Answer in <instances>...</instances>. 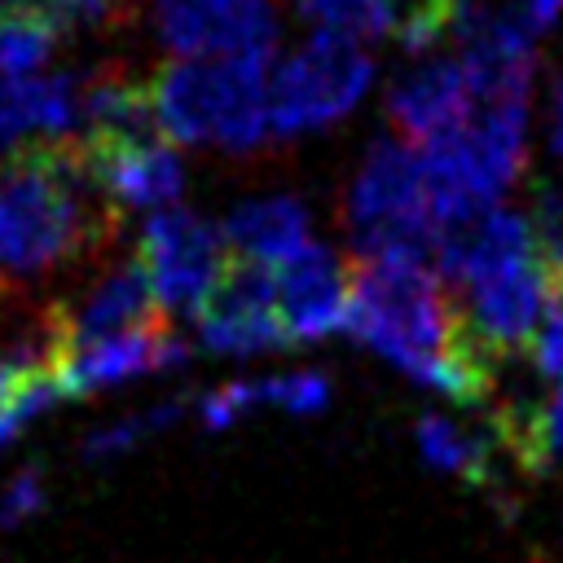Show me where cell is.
<instances>
[{
  "mask_svg": "<svg viewBox=\"0 0 563 563\" xmlns=\"http://www.w3.org/2000/svg\"><path fill=\"white\" fill-rule=\"evenodd\" d=\"M119 220L84 167L79 136L13 145L0 158V299L13 282L110 251Z\"/></svg>",
  "mask_w": 563,
  "mask_h": 563,
  "instance_id": "6da1fadb",
  "label": "cell"
},
{
  "mask_svg": "<svg viewBox=\"0 0 563 563\" xmlns=\"http://www.w3.org/2000/svg\"><path fill=\"white\" fill-rule=\"evenodd\" d=\"M347 334L396 361L422 387L457 405H479L493 387V361L462 334L453 295L427 264L347 260Z\"/></svg>",
  "mask_w": 563,
  "mask_h": 563,
  "instance_id": "7a4b0ae2",
  "label": "cell"
},
{
  "mask_svg": "<svg viewBox=\"0 0 563 563\" xmlns=\"http://www.w3.org/2000/svg\"><path fill=\"white\" fill-rule=\"evenodd\" d=\"M154 123L180 145L255 150L268 123V62L260 57H176L150 79Z\"/></svg>",
  "mask_w": 563,
  "mask_h": 563,
  "instance_id": "3957f363",
  "label": "cell"
},
{
  "mask_svg": "<svg viewBox=\"0 0 563 563\" xmlns=\"http://www.w3.org/2000/svg\"><path fill=\"white\" fill-rule=\"evenodd\" d=\"M343 220L356 260L427 264L440 246V224L431 216L422 150L400 136H378L347 180Z\"/></svg>",
  "mask_w": 563,
  "mask_h": 563,
  "instance_id": "277c9868",
  "label": "cell"
},
{
  "mask_svg": "<svg viewBox=\"0 0 563 563\" xmlns=\"http://www.w3.org/2000/svg\"><path fill=\"white\" fill-rule=\"evenodd\" d=\"M374 62L339 35H312L268 75V123L277 136H299L343 119L369 88Z\"/></svg>",
  "mask_w": 563,
  "mask_h": 563,
  "instance_id": "5b68a950",
  "label": "cell"
},
{
  "mask_svg": "<svg viewBox=\"0 0 563 563\" xmlns=\"http://www.w3.org/2000/svg\"><path fill=\"white\" fill-rule=\"evenodd\" d=\"M229 260L233 251L224 229L207 224L198 211L185 207H167L150 216L136 246V264L145 268L163 312H185V317H198V308L220 286Z\"/></svg>",
  "mask_w": 563,
  "mask_h": 563,
  "instance_id": "8992f818",
  "label": "cell"
},
{
  "mask_svg": "<svg viewBox=\"0 0 563 563\" xmlns=\"http://www.w3.org/2000/svg\"><path fill=\"white\" fill-rule=\"evenodd\" d=\"M79 154L92 185L123 211H167L185 189V163L158 132L141 136H110V132H79Z\"/></svg>",
  "mask_w": 563,
  "mask_h": 563,
  "instance_id": "52a82bcc",
  "label": "cell"
},
{
  "mask_svg": "<svg viewBox=\"0 0 563 563\" xmlns=\"http://www.w3.org/2000/svg\"><path fill=\"white\" fill-rule=\"evenodd\" d=\"M545 308H550V286H545L537 260H523V264L479 277L471 286H457V295H453L462 334L488 361L532 347V334H537Z\"/></svg>",
  "mask_w": 563,
  "mask_h": 563,
  "instance_id": "ba28073f",
  "label": "cell"
},
{
  "mask_svg": "<svg viewBox=\"0 0 563 563\" xmlns=\"http://www.w3.org/2000/svg\"><path fill=\"white\" fill-rule=\"evenodd\" d=\"M154 26L180 57H260L277 44L268 0H154Z\"/></svg>",
  "mask_w": 563,
  "mask_h": 563,
  "instance_id": "9c48e42d",
  "label": "cell"
},
{
  "mask_svg": "<svg viewBox=\"0 0 563 563\" xmlns=\"http://www.w3.org/2000/svg\"><path fill=\"white\" fill-rule=\"evenodd\" d=\"M48 325H53V352H62V347H84V343H101V339H119L136 330H158L167 325V312L145 268L132 255L106 268L75 303L53 308Z\"/></svg>",
  "mask_w": 563,
  "mask_h": 563,
  "instance_id": "30bf717a",
  "label": "cell"
},
{
  "mask_svg": "<svg viewBox=\"0 0 563 563\" xmlns=\"http://www.w3.org/2000/svg\"><path fill=\"white\" fill-rule=\"evenodd\" d=\"M194 325H198V339L211 352H229V356L290 343L286 339V325H282V312H277L273 268L268 264H255L246 255H233L229 260L220 286L198 308Z\"/></svg>",
  "mask_w": 563,
  "mask_h": 563,
  "instance_id": "8fae6325",
  "label": "cell"
},
{
  "mask_svg": "<svg viewBox=\"0 0 563 563\" xmlns=\"http://www.w3.org/2000/svg\"><path fill=\"white\" fill-rule=\"evenodd\" d=\"M475 110V84L457 57H427L387 88V119L400 141L431 145Z\"/></svg>",
  "mask_w": 563,
  "mask_h": 563,
  "instance_id": "7c38bea8",
  "label": "cell"
},
{
  "mask_svg": "<svg viewBox=\"0 0 563 563\" xmlns=\"http://www.w3.org/2000/svg\"><path fill=\"white\" fill-rule=\"evenodd\" d=\"M185 356H189L185 339L158 325V330H136V334H119V339H101L84 347H62L53 352V378L62 396H88V391L128 383L136 374L185 365Z\"/></svg>",
  "mask_w": 563,
  "mask_h": 563,
  "instance_id": "4fadbf2b",
  "label": "cell"
},
{
  "mask_svg": "<svg viewBox=\"0 0 563 563\" xmlns=\"http://www.w3.org/2000/svg\"><path fill=\"white\" fill-rule=\"evenodd\" d=\"M273 286H277V312H282L290 343H308V339L347 330V273L321 242H312L295 260L277 264Z\"/></svg>",
  "mask_w": 563,
  "mask_h": 563,
  "instance_id": "5bb4252c",
  "label": "cell"
},
{
  "mask_svg": "<svg viewBox=\"0 0 563 563\" xmlns=\"http://www.w3.org/2000/svg\"><path fill=\"white\" fill-rule=\"evenodd\" d=\"M84 123V92L79 75L53 70V75H22L0 79V141L35 136V141H62Z\"/></svg>",
  "mask_w": 563,
  "mask_h": 563,
  "instance_id": "9a60e30c",
  "label": "cell"
},
{
  "mask_svg": "<svg viewBox=\"0 0 563 563\" xmlns=\"http://www.w3.org/2000/svg\"><path fill=\"white\" fill-rule=\"evenodd\" d=\"M224 238H229L233 255H246V260L268 264V268L286 264L303 246H312V238H308V211L290 194H268V198L238 202L233 216L224 220Z\"/></svg>",
  "mask_w": 563,
  "mask_h": 563,
  "instance_id": "2e32d148",
  "label": "cell"
},
{
  "mask_svg": "<svg viewBox=\"0 0 563 563\" xmlns=\"http://www.w3.org/2000/svg\"><path fill=\"white\" fill-rule=\"evenodd\" d=\"M413 435H418V449L431 466H440V471H449L466 484H479V488L493 484V449L479 435L462 431L457 422H449L440 413H422Z\"/></svg>",
  "mask_w": 563,
  "mask_h": 563,
  "instance_id": "e0dca14e",
  "label": "cell"
},
{
  "mask_svg": "<svg viewBox=\"0 0 563 563\" xmlns=\"http://www.w3.org/2000/svg\"><path fill=\"white\" fill-rule=\"evenodd\" d=\"M57 22L44 18L40 9H9L0 13V79H22L35 75L53 44H57Z\"/></svg>",
  "mask_w": 563,
  "mask_h": 563,
  "instance_id": "ac0fdd59",
  "label": "cell"
},
{
  "mask_svg": "<svg viewBox=\"0 0 563 563\" xmlns=\"http://www.w3.org/2000/svg\"><path fill=\"white\" fill-rule=\"evenodd\" d=\"M299 13L321 31L339 40H378L396 26V4L391 0H295Z\"/></svg>",
  "mask_w": 563,
  "mask_h": 563,
  "instance_id": "d6986e66",
  "label": "cell"
},
{
  "mask_svg": "<svg viewBox=\"0 0 563 563\" xmlns=\"http://www.w3.org/2000/svg\"><path fill=\"white\" fill-rule=\"evenodd\" d=\"M528 233H532V255L550 295H563V176H545L537 185Z\"/></svg>",
  "mask_w": 563,
  "mask_h": 563,
  "instance_id": "ffe728a7",
  "label": "cell"
},
{
  "mask_svg": "<svg viewBox=\"0 0 563 563\" xmlns=\"http://www.w3.org/2000/svg\"><path fill=\"white\" fill-rule=\"evenodd\" d=\"M172 418H180V400H167V405H154V409H141V413H128V418H119V422H106V427H97V431L84 440V457H88V462L119 457V453H128L132 444H141L150 431L167 427Z\"/></svg>",
  "mask_w": 563,
  "mask_h": 563,
  "instance_id": "44dd1931",
  "label": "cell"
},
{
  "mask_svg": "<svg viewBox=\"0 0 563 563\" xmlns=\"http://www.w3.org/2000/svg\"><path fill=\"white\" fill-rule=\"evenodd\" d=\"M462 4H466V0H418V4L396 22L400 48H405V53H431V48H440L444 40H453L457 18H462Z\"/></svg>",
  "mask_w": 563,
  "mask_h": 563,
  "instance_id": "7402d4cb",
  "label": "cell"
},
{
  "mask_svg": "<svg viewBox=\"0 0 563 563\" xmlns=\"http://www.w3.org/2000/svg\"><path fill=\"white\" fill-rule=\"evenodd\" d=\"M255 396L260 405H277L286 413H317L330 405V378L317 369L273 374V378H255Z\"/></svg>",
  "mask_w": 563,
  "mask_h": 563,
  "instance_id": "603a6c76",
  "label": "cell"
},
{
  "mask_svg": "<svg viewBox=\"0 0 563 563\" xmlns=\"http://www.w3.org/2000/svg\"><path fill=\"white\" fill-rule=\"evenodd\" d=\"M31 9L53 18L57 26H114L123 22L128 0H31Z\"/></svg>",
  "mask_w": 563,
  "mask_h": 563,
  "instance_id": "cb8c5ba5",
  "label": "cell"
},
{
  "mask_svg": "<svg viewBox=\"0 0 563 563\" xmlns=\"http://www.w3.org/2000/svg\"><path fill=\"white\" fill-rule=\"evenodd\" d=\"M40 506H44V471H40V466H26V471H18V475L0 488V532L18 528V523L31 519Z\"/></svg>",
  "mask_w": 563,
  "mask_h": 563,
  "instance_id": "d4e9b609",
  "label": "cell"
},
{
  "mask_svg": "<svg viewBox=\"0 0 563 563\" xmlns=\"http://www.w3.org/2000/svg\"><path fill=\"white\" fill-rule=\"evenodd\" d=\"M260 405V396H255V378L251 383H224V387H216V391H207L202 400H198V418H202V427H211V431H220V427H233L246 409H255Z\"/></svg>",
  "mask_w": 563,
  "mask_h": 563,
  "instance_id": "484cf974",
  "label": "cell"
},
{
  "mask_svg": "<svg viewBox=\"0 0 563 563\" xmlns=\"http://www.w3.org/2000/svg\"><path fill=\"white\" fill-rule=\"evenodd\" d=\"M532 361L550 383H563V295H550V308L532 334Z\"/></svg>",
  "mask_w": 563,
  "mask_h": 563,
  "instance_id": "4316f807",
  "label": "cell"
},
{
  "mask_svg": "<svg viewBox=\"0 0 563 563\" xmlns=\"http://www.w3.org/2000/svg\"><path fill=\"white\" fill-rule=\"evenodd\" d=\"M559 9H563V0H519L515 18L528 26V35H537V31H545L559 18Z\"/></svg>",
  "mask_w": 563,
  "mask_h": 563,
  "instance_id": "83f0119b",
  "label": "cell"
},
{
  "mask_svg": "<svg viewBox=\"0 0 563 563\" xmlns=\"http://www.w3.org/2000/svg\"><path fill=\"white\" fill-rule=\"evenodd\" d=\"M550 150L563 154V70H559L554 92H550Z\"/></svg>",
  "mask_w": 563,
  "mask_h": 563,
  "instance_id": "f1b7e54d",
  "label": "cell"
}]
</instances>
